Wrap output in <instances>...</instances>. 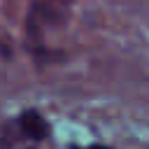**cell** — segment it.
<instances>
[{
	"label": "cell",
	"instance_id": "1",
	"mask_svg": "<svg viewBox=\"0 0 149 149\" xmlns=\"http://www.w3.org/2000/svg\"><path fill=\"white\" fill-rule=\"evenodd\" d=\"M19 126H21V133L28 135L30 140H44V137L49 135V123H47V119H44L40 112H35V109L23 112L21 119H19Z\"/></svg>",
	"mask_w": 149,
	"mask_h": 149
},
{
	"label": "cell",
	"instance_id": "2",
	"mask_svg": "<svg viewBox=\"0 0 149 149\" xmlns=\"http://www.w3.org/2000/svg\"><path fill=\"white\" fill-rule=\"evenodd\" d=\"M86 149H112V147H105V144H93V147H86Z\"/></svg>",
	"mask_w": 149,
	"mask_h": 149
}]
</instances>
